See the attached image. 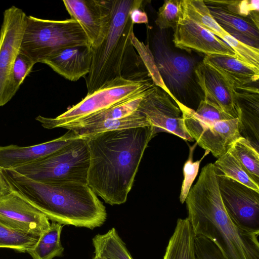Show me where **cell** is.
I'll return each mask as SVG.
<instances>
[{"mask_svg":"<svg viewBox=\"0 0 259 259\" xmlns=\"http://www.w3.org/2000/svg\"><path fill=\"white\" fill-rule=\"evenodd\" d=\"M235 107L241 136L259 151V91L247 85L234 89Z\"/></svg>","mask_w":259,"mask_h":259,"instance_id":"ac0fdd59","label":"cell"},{"mask_svg":"<svg viewBox=\"0 0 259 259\" xmlns=\"http://www.w3.org/2000/svg\"><path fill=\"white\" fill-rule=\"evenodd\" d=\"M195 112L200 118L207 121L217 122L234 118L219 107L203 99L200 101Z\"/></svg>","mask_w":259,"mask_h":259,"instance_id":"74e56055","label":"cell"},{"mask_svg":"<svg viewBox=\"0 0 259 259\" xmlns=\"http://www.w3.org/2000/svg\"><path fill=\"white\" fill-rule=\"evenodd\" d=\"M221 39L233 50L238 59L259 70V49L244 44L229 34L225 35Z\"/></svg>","mask_w":259,"mask_h":259,"instance_id":"d6a6232c","label":"cell"},{"mask_svg":"<svg viewBox=\"0 0 259 259\" xmlns=\"http://www.w3.org/2000/svg\"><path fill=\"white\" fill-rule=\"evenodd\" d=\"M194 149V147L190 148L189 156L183 167L184 180L182 183L180 196V200L182 203L185 201L192 185L197 176L201 161L204 156L209 152L208 150H206L200 160L193 162L192 155Z\"/></svg>","mask_w":259,"mask_h":259,"instance_id":"e575fe53","label":"cell"},{"mask_svg":"<svg viewBox=\"0 0 259 259\" xmlns=\"http://www.w3.org/2000/svg\"><path fill=\"white\" fill-rule=\"evenodd\" d=\"M86 45L90 44L84 31L72 18L52 20L26 16L20 51L36 63L61 49Z\"/></svg>","mask_w":259,"mask_h":259,"instance_id":"5b68a950","label":"cell"},{"mask_svg":"<svg viewBox=\"0 0 259 259\" xmlns=\"http://www.w3.org/2000/svg\"><path fill=\"white\" fill-rule=\"evenodd\" d=\"M182 13L203 28L221 38L228 34L212 16L203 0H181Z\"/></svg>","mask_w":259,"mask_h":259,"instance_id":"83f0119b","label":"cell"},{"mask_svg":"<svg viewBox=\"0 0 259 259\" xmlns=\"http://www.w3.org/2000/svg\"><path fill=\"white\" fill-rule=\"evenodd\" d=\"M64 225L52 222L50 227L39 237L34 247L29 253L33 259H53L62 255L64 248L60 241Z\"/></svg>","mask_w":259,"mask_h":259,"instance_id":"484cf974","label":"cell"},{"mask_svg":"<svg viewBox=\"0 0 259 259\" xmlns=\"http://www.w3.org/2000/svg\"><path fill=\"white\" fill-rule=\"evenodd\" d=\"M196 259H226L217 246L202 236L195 237Z\"/></svg>","mask_w":259,"mask_h":259,"instance_id":"d590c367","label":"cell"},{"mask_svg":"<svg viewBox=\"0 0 259 259\" xmlns=\"http://www.w3.org/2000/svg\"><path fill=\"white\" fill-rule=\"evenodd\" d=\"M213 165L216 174L224 175L259 192V185L247 172L231 148L218 158Z\"/></svg>","mask_w":259,"mask_h":259,"instance_id":"4316f807","label":"cell"},{"mask_svg":"<svg viewBox=\"0 0 259 259\" xmlns=\"http://www.w3.org/2000/svg\"><path fill=\"white\" fill-rule=\"evenodd\" d=\"M92 48L89 45L71 46L61 49L41 63L72 81L85 77L90 72Z\"/></svg>","mask_w":259,"mask_h":259,"instance_id":"d6986e66","label":"cell"},{"mask_svg":"<svg viewBox=\"0 0 259 259\" xmlns=\"http://www.w3.org/2000/svg\"><path fill=\"white\" fill-rule=\"evenodd\" d=\"M172 40L175 47L185 51L235 57L233 50L225 41L182 13Z\"/></svg>","mask_w":259,"mask_h":259,"instance_id":"9a60e30c","label":"cell"},{"mask_svg":"<svg viewBox=\"0 0 259 259\" xmlns=\"http://www.w3.org/2000/svg\"><path fill=\"white\" fill-rule=\"evenodd\" d=\"M0 221L35 236H40L51 225L49 220L15 189L0 198Z\"/></svg>","mask_w":259,"mask_h":259,"instance_id":"5bb4252c","label":"cell"},{"mask_svg":"<svg viewBox=\"0 0 259 259\" xmlns=\"http://www.w3.org/2000/svg\"><path fill=\"white\" fill-rule=\"evenodd\" d=\"M14 189L0 167V198L10 193Z\"/></svg>","mask_w":259,"mask_h":259,"instance_id":"ab89813d","label":"cell"},{"mask_svg":"<svg viewBox=\"0 0 259 259\" xmlns=\"http://www.w3.org/2000/svg\"><path fill=\"white\" fill-rule=\"evenodd\" d=\"M130 39L134 48L138 52L140 59L155 85L169 95L159 74L153 55L149 46L140 41L135 36L134 31L131 34Z\"/></svg>","mask_w":259,"mask_h":259,"instance_id":"1f68e13d","label":"cell"},{"mask_svg":"<svg viewBox=\"0 0 259 259\" xmlns=\"http://www.w3.org/2000/svg\"><path fill=\"white\" fill-rule=\"evenodd\" d=\"M155 86L150 76L138 79L119 78L96 91L87 94L80 102L55 118L39 115L35 119L47 129L61 127L64 124L107 108Z\"/></svg>","mask_w":259,"mask_h":259,"instance_id":"52a82bcc","label":"cell"},{"mask_svg":"<svg viewBox=\"0 0 259 259\" xmlns=\"http://www.w3.org/2000/svg\"><path fill=\"white\" fill-rule=\"evenodd\" d=\"M195 237L188 218L178 219L163 259H196Z\"/></svg>","mask_w":259,"mask_h":259,"instance_id":"7402d4cb","label":"cell"},{"mask_svg":"<svg viewBox=\"0 0 259 259\" xmlns=\"http://www.w3.org/2000/svg\"><path fill=\"white\" fill-rule=\"evenodd\" d=\"M89 164L87 141L80 138L37 161L12 170L38 182L87 183Z\"/></svg>","mask_w":259,"mask_h":259,"instance_id":"8992f818","label":"cell"},{"mask_svg":"<svg viewBox=\"0 0 259 259\" xmlns=\"http://www.w3.org/2000/svg\"><path fill=\"white\" fill-rule=\"evenodd\" d=\"M35 64L29 57L20 51L15 61L13 69V81L17 92L31 72Z\"/></svg>","mask_w":259,"mask_h":259,"instance_id":"8d00e7d4","label":"cell"},{"mask_svg":"<svg viewBox=\"0 0 259 259\" xmlns=\"http://www.w3.org/2000/svg\"><path fill=\"white\" fill-rule=\"evenodd\" d=\"M93 259H103V258L94 256Z\"/></svg>","mask_w":259,"mask_h":259,"instance_id":"60d3db41","label":"cell"},{"mask_svg":"<svg viewBox=\"0 0 259 259\" xmlns=\"http://www.w3.org/2000/svg\"><path fill=\"white\" fill-rule=\"evenodd\" d=\"M216 174L222 200L230 218L245 230L259 232V192Z\"/></svg>","mask_w":259,"mask_h":259,"instance_id":"8fae6325","label":"cell"},{"mask_svg":"<svg viewBox=\"0 0 259 259\" xmlns=\"http://www.w3.org/2000/svg\"><path fill=\"white\" fill-rule=\"evenodd\" d=\"M151 125L146 117L138 110L122 118L105 120L88 125L70 127L67 129L85 138L100 133Z\"/></svg>","mask_w":259,"mask_h":259,"instance_id":"cb8c5ba5","label":"cell"},{"mask_svg":"<svg viewBox=\"0 0 259 259\" xmlns=\"http://www.w3.org/2000/svg\"><path fill=\"white\" fill-rule=\"evenodd\" d=\"M153 88L137 93L107 108L64 124L61 127L67 129L70 127L82 126L118 119L130 115L137 110L144 96Z\"/></svg>","mask_w":259,"mask_h":259,"instance_id":"603a6c76","label":"cell"},{"mask_svg":"<svg viewBox=\"0 0 259 259\" xmlns=\"http://www.w3.org/2000/svg\"><path fill=\"white\" fill-rule=\"evenodd\" d=\"M181 14V0L165 1L157 12L155 24L160 30H174Z\"/></svg>","mask_w":259,"mask_h":259,"instance_id":"836d02e7","label":"cell"},{"mask_svg":"<svg viewBox=\"0 0 259 259\" xmlns=\"http://www.w3.org/2000/svg\"><path fill=\"white\" fill-rule=\"evenodd\" d=\"M202 61L219 73L234 88L258 82L256 70L236 57L225 55H205Z\"/></svg>","mask_w":259,"mask_h":259,"instance_id":"ffe728a7","label":"cell"},{"mask_svg":"<svg viewBox=\"0 0 259 259\" xmlns=\"http://www.w3.org/2000/svg\"><path fill=\"white\" fill-rule=\"evenodd\" d=\"M138 0H113L112 19L102 42L92 48L91 65L84 77L90 94L119 78L138 79L150 76L134 48L130 35L134 25L130 11Z\"/></svg>","mask_w":259,"mask_h":259,"instance_id":"277c9868","label":"cell"},{"mask_svg":"<svg viewBox=\"0 0 259 259\" xmlns=\"http://www.w3.org/2000/svg\"><path fill=\"white\" fill-rule=\"evenodd\" d=\"M39 237L14 229L0 221V248L28 252L34 247Z\"/></svg>","mask_w":259,"mask_h":259,"instance_id":"f1b7e54d","label":"cell"},{"mask_svg":"<svg viewBox=\"0 0 259 259\" xmlns=\"http://www.w3.org/2000/svg\"><path fill=\"white\" fill-rule=\"evenodd\" d=\"M143 2V1L138 0L137 4L130 11V17L134 24L148 23L147 14L142 8Z\"/></svg>","mask_w":259,"mask_h":259,"instance_id":"f35d334b","label":"cell"},{"mask_svg":"<svg viewBox=\"0 0 259 259\" xmlns=\"http://www.w3.org/2000/svg\"><path fill=\"white\" fill-rule=\"evenodd\" d=\"M81 137L68 131L61 137L50 141L30 146L15 145L0 146V167L13 169L37 161L68 145Z\"/></svg>","mask_w":259,"mask_h":259,"instance_id":"2e32d148","label":"cell"},{"mask_svg":"<svg viewBox=\"0 0 259 259\" xmlns=\"http://www.w3.org/2000/svg\"><path fill=\"white\" fill-rule=\"evenodd\" d=\"M156 134L150 125L85 137L90 155L87 184L105 203L125 202L144 151Z\"/></svg>","mask_w":259,"mask_h":259,"instance_id":"6da1fadb","label":"cell"},{"mask_svg":"<svg viewBox=\"0 0 259 259\" xmlns=\"http://www.w3.org/2000/svg\"><path fill=\"white\" fill-rule=\"evenodd\" d=\"M231 148L247 172L259 185V153L245 138L241 137Z\"/></svg>","mask_w":259,"mask_h":259,"instance_id":"f546056e","label":"cell"},{"mask_svg":"<svg viewBox=\"0 0 259 259\" xmlns=\"http://www.w3.org/2000/svg\"><path fill=\"white\" fill-rule=\"evenodd\" d=\"M180 108L186 129L193 140L201 147L219 158L226 153L233 143L242 137L239 128L238 118L210 122L200 118L195 110L175 102Z\"/></svg>","mask_w":259,"mask_h":259,"instance_id":"30bf717a","label":"cell"},{"mask_svg":"<svg viewBox=\"0 0 259 259\" xmlns=\"http://www.w3.org/2000/svg\"><path fill=\"white\" fill-rule=\"evenodd\" d=\"M137 110L146 117L156 133H169L186 141H194L186 129L180 108L159 87L155 86L144 96Z\"/></svg>","mask_w":259,"mask_h":259,"instance_id":"7c38bea8","label":"cell"},{"mask_svg":"<svg viewBox=\"0 0 259 259\" xmlns=\"http://www.w3.org/2000/svg\"><path fill=\"white\" fill-rule=\"evenodd\" d=\"M204 2L223 7L237 15L249 18L258 27L259 1H204Z\"/></svg>","mask_w":259,"mask_h":259,"instance_id":"4dcf8cb0","label":"cell"},{"mask_svg":"<svg viewBox=\"0 0 259 259\" xmlns=\"http://www.w3.org/2000/svg\"><path fill=\"white\" fill-rule=\"evenodd\" d=\"M94 256L103 259H133L116 229L98 234L92 239Z\"/></svg>","mask_w":259,"mask_h":259,"instance_id":"d4e9b609","label":"cell"},{"mask_svg":"<svg viewBox=\"0 0 259 259\" xmlns=\"http://www.w3.org/2000/svg\"><path fill=\"white\" fill-rule=\"evenodd\" d=\"M71 18L84 31L92 48L99 46L106 37L111 25L113 0H64Z\"/></svg>","mask_w":259,"mask_h":259,"instance_id":"4fadbf2b","label":"cell"},{"mask_svg":"<svg viewBox=\"0 0 259 259\" xmlns=\"http://www.w3.org/2000/svg\"><path fill=\"white\" fill-rule=\"evenodd\" d=\"M195 75L196 82L204 94L203 100L219 107L232 117L237 118L234 88L230 83L202 61L198 63Z\"/></svg>","mask_w":259,"mask_h":259,"instance_id":"e0dca14e","label":"cell"},{"mask_svg":"<svg viewBox=\"0 0 259 259\" xmlns=\"http://www.w3.org/2000/svg\"><path fill=\"white\" fill-rule=\"evenodd\" d=\"M185 201L195 236L211 240L226 259H259V232L245 230L230 218L222 200L213 163L202 168Z\"/></svg>","mask_w":259,"mask_h":259,"instance_id":"7a4b0ae2","label":"cell"},{"mask_svg":"<svg viewBox=\"0 0 259 259\" xmlns=\"http://www.w3.org/2000/svg\"><path fill=\"white\" fill-rule=\"evenodd\" d=\"M26 16L14 6L4 12L0 29V107L9 102L17 92L13 81V69L20 50Z\"/></svg>","mask_w":259,"mask_h":259,"instance_id":"9c48e42d","label":"cell"},{"mask_svg":"<svg viewBox=\"0 0 259 259\" xmlns=\"http://www.w3.org/2000/svg\"><path fill=\"white\" fill-rule=\"evenodd\" d=\"M204 3L212 16L228 34L244 44L259 49L258 27L249 18L234 14L219 6Z\"/></svg>","mask_w":259,"mask_h":259,"instance_id":"44dd1931","label":"cell"},{"mask_svg":"<svg viewBox=\"0 0 259 259\" xmlns=\"http://www.w3.org/2000/svg\"><path fill=\"white\" fill-rule=\"evenodd\" d=\"M164 30L159 29L154 35L151 52L169 95L175 101L183 103L197 84L195 69L198 63L190 56L174 50Z\"/></svg>","mask_w":259,"mask_h":259,"instance_id":"ba28073f","label":"cell"},{"mask_svg":"<svg viewBox=\"0 0 259 259\" xmlns=\"http://www.w3.org/2000/svg\"><path fill=\"white\" fill-rule=\"evenodd\" d=\"M4 172L13 188L52 222L93 229L107 219L105 206L87 183L41 182L12 169Z\"/></svg>","mask_w":259,"mask_h":259,"instance_id":"3957f363","label":"cell"}]
</instances>
